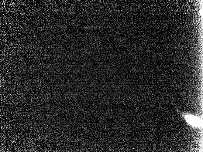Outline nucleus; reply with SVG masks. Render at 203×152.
<instances>
[{
	"instance_id": "f257e3e1",
	"label": "nucleus",
	"mask_w": 203,
	"mask_h": 152,
	"mask_svg": "<svg viewBox=\"0 0 203 152\" xmlns=\"http://www.w3.org/2000/svg\"><path fill=\"white\" fill-rule=\"evenodd\" d=\"M176 111L190 126L196 128L201 127L202 123V120L201 117L199 116L181 111L177 109Z\"/></svg>"
}]
</instances>
